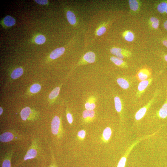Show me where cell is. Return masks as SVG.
Masks as SVG:
<instances>
[{
    "label": "cell",
    "instance_id": "cell-32",
    "mask_svg": "<svg viewBox=\"0 0 167 167\" xmlns=\"http://www.w3.org/2000/svg\"><path fill=\"white\" fill-rule=\"evenodd\" d=\"M67 118L68 122L70 124H72L73 122V117L72 114L69 113L67 115Z\"/></svg>",
    "mask_w": 167,
    "mask_h": 167
},
{
    "label": "cell",
    "instance_id": "cell-23",
    "mask_svg": "<svg viewBox=\"0 0 167 167\" xmlns=\"http://www.w3.org/2000/svg\"><path fill=\"white\" fill-rule=\"evenodd\" d=\"M114 102L116 110L118 112H120L122 109V104L120 98L115 96L114 98Z\"/></svg>",
    "mask_w": 167,
    "mask_h": 167
},
{
    "label": "cell",
    "instance_id": "cell-34",
    "mask_svg": "<svg viewBox=\"0 0 167 167\" xmlns=\"http://www.w3.org/2000/svg\"><path fill=\"white\" fill-rule=\"evenodd\" d=\"M163 44L167 48V38H164L162 41Z\"/></svg>",
    "mask_w": 167,
    "mask_h": 167
},
{
    "label": "cell",
    "instance_id": "cell-9",
    "mask_svg": "<svg viewBox=\"0 0 167 167\" xmlns=\"http://www.w3.org/2000/svg\"><path fill=\"white\" fill-rule=\"evenodd\" d=\"M129 3L131 11L136 13L139 11L140 6V3L139 1L137 0H129Z\"/></svg>",
    "mask_w": 167,
    "mask_h": 167
},
{
    "label": "cell",
    "instance_id": "cell-37",
    "mask_svg": "<svg viewBox=\"0 0 167 167\" xmlns=\"http://www.w3.org/2000/svg\"><path fill=\"white\" fill-rule=\"evenodd\" d=\"M3 112L2 108L1 107H0V115H1Z\"/></svg>",
    "mask_w": 167,
    "mask_h": 167
},
{
    "label": "cell",
    "instance_id": "cell-39",
    "mask_svg": "<svg viewBox=\"0 0 167 167\" xmlns=\"http://www.w3.org/2000/svg\"><path fill=\"white\" fill-rule=\"evenodd\" d=\"M54 167L52 166V167Z\"/></svg>",
    "mask_w": 167,
    "mask_h": 167
},
{
    "label": "cell",
    "instance_id": "cell-18",
    "mask_svg": "<svg viewBox=\"0 0 167 167\" xmlns=\"http://www.w3.org/2000/svg\"><path fill=\"white\" fill-rule=\"evenodd\" d=\"M31 112L30 108L29 107H25L21 112V116L23 120H26L28 118Z\"/></svg>",
    "mask_w": 167,
    "mask_h": 167
},
{
    "label": "cell",
    "instance_id": "cell-3",
    "mask_svg": "<svg viewBox=\"0 0 167 167\" xmlns=\"http://www.w3.org/2000/svg\"><path fill=\"white\" fill-rule=\"evenodd\" d=\"M153 79L152 78H150L146 80L141 81L139 84L138 90V92L137 93V96L139 97L141 94L143 93L152 81Z\"/></svg>",
    "mask_w": 167,
    "mask_h": 167
},
{
    "label": "cell",
    "instance_id": "cell-38",
    "mask_svg": "<svg viewBox=\"0 0 167 167\" xmlns=\"http://www.w3.org/2000/svg\"><path fill=\"white\" fill-rule=\"evenodd\" d=\"M165 13L166 14H167V6H166V11Z\"/></svg>",
    "mask_w": 167,
    "mask_h": 167
},
{
    "label": "cell",
    "instance_id": "cell-2",
    "mask_svg": "<svg viewBox=\"0 0 167 167\" xmlns=\"http://www.w3.org/2000/svg\"><path fill=\"white\" fill-rule=\"evenodd\" d=\"M95 60L96 55L95 53L92 52H88L84 55L76 65V68L80 65L94 63Z\"/></svg>",
    "mask_w": 167,
    "mask_h": 167
},
{
    "label": "cell",
    "instance_id": "cell-16",
    "mask_svg": "<svg viewBox=\"0 0 167 167\" xmlns=\"http://www.w3.org/2000/svg\"><path fill=\"white\" fill-rule=\"evenodd\" d=\"M117 82L119 85L123 89H127L130 86L129 82L126 79L123 78H119L117 80Z\"/></svg>",
    "mask_w": 167,
    "mask_h": 167
},
{
    "label": "cell",
    "instance_id": "cell-17",
    "mask_svg": "<svg viewBox=\"0 0 167 167\" xmlns=\"http://www.w3.org/2000/svg\"><path fill=\"white\" fill-rule=\"evenodd\" d=\"M123 35L124 39L128 41L132 42L134 40L135 38L134 34L132 32L129 30L124 32Z\"/></svg>",
    "mask_w": 167,
    "mask_h": 167
},
{
    "label": "cell",
    "instance_id": "cell-21",
    "mask_svg": "<svg viewBox=\"0 0 167 167\" xmlns=\"http://www.w3.org/2000/svg\"><path fill=\"white\" fill-rule=\"evenodd\" d=\"M149 22L150 26L154 29H157L159 26V20L158 18L154 17L150 18L149 19Z\"/></svg>",
    "mask_w": 167,
    "mask_h": 167
},
{
    "label": "cell",
    "instance_id": "cell-12",
    "mask_svg": "<svg viewBox=\"0 0 167 167\" xmlns=\"http://www.w3.org/2000/svg\"><path fill=\"white\" fill-rule=\"evenodd\" d=\"M95 115L93 110H86L83 112V118L86 121H89L94 118Z\"/></svg>",
    "mask_w": 167,
    "mask_h": 167
},
{
    "label": "cell",
    "instance_id": "cell-10",
    "mask_svg": "<svg viewBox=\"0 0 167 167\" xmlns=\"http://www.w3.org/2000/svg\"><path fill=\"white\" fill-rule=\"evenodd\" d=\"M151 73L149 71L146 69H143L140 70L137 75L139 79L141 81L146 80L150 76Z\"/></svg>",
    "mask_w": 167,
    "mask_h": 167
},
{
    "label": "cell",
    "instance_id": "cell-29",
    "mask_svg": "<svg viewBox=\"0 0 167 167\" xmlns=\"http://www.w3.org/2000/svg\"><path fill=\"white\" fill-rule=\"evenodd\" d=\"M127 160V158L123 157L121 159L117 167H125Z\"/></svg>",
    "mask_w": 167,
    "mask_h": 167
},
{
    "label": "cell",
    "instance_id": "cell-19",
    "mask_svg": "<svg viewBox=\"0 0 167 167\" xmlns=\"http://www.w3.org/2000/svg\"><path fill=\"white\" fill-rule=\"evenodd\" d=\"M4 23L6 26L11 27L14 26L15 24L16 21L11 16H7L4 18Z\"/></svg>",
    "mask_w": 167,
    "mask_h": 167
},
{
    "label": "cell",
    "instance_id": "cell-33",
    "mask_svg": "<svg viewBox=\"0 0 167 167\" xmlns=\"http://www.w3.org/2000/svg\"><path fill=\"white\" fill-rule=\"evenodd\" d=\"M35 1L38 4L41 5H46L48 3V1L47 0H35Z\"/></svg>",
    "mask_w": 167,
    "mask_h": 167
},
{
    "label": "cell",
    "instance_id": "cell-11",
    "mask_svg": "<svg viewBox=\"0 0 167 167\" xmlns=\"http://www.w3.org/2000/svg\"><path fill=\"white\" fill-rule=\"evenodd\" d=\"M158 115L162 119H164L167 117V93L165 102L159 111Z\"/></svg>",
    "mask_w": 167,
    "mask_h": 167
},
{
    "label": "cell",
    "instance_id": "cell-24",
    "mask_svg": "<svg viewBox=\"0 0 167 167\" xmlns=\"http://www.w3.org/2000/svg\"><path fill=\"white\" fill-rule=\"evenodd\" d=\"M60 90V87H57L55 88L51 92L49 96V98L53 99L56 98L59 95Z\"/></svg>",
    "mask_w": 167,
    "mask_h": 167
},
{
    "label": "cell",
    "instance_id": "cell-6",
    "mask_svg": "<svg viewBox=\"0 0 167 167\" xmlns=\"http://www.w3.org/2000/svg\"><path fill=\"white\" fill-rule=\"evenodd\" d=\"M96 98L95 96H92L87 99L85 104L86 110H93L96 107Z\"/></svg>",
    "mask_w": 167,
    "mask_h": 167
},
{
    "label": "cell",
    "instance_id": "cell-36",
    "mask_svg": "<svg viewBox=\"0 0 167 167\" xmlns=\"http://www.w3.org/2000/svg\"><path fill=\"white\" fill-rule=\"evenodd\" d=\"M164 60L167 62V55L165 54L164 55Z\"/></svg>",
    "mask_w": 167,
    "mask_h": 167
},
{
    "label": "cell",
    "instance_id": "cell-13",
    "mask_svg": "<svg viewBox=\"0 0 167 167\" xmlns=\"http://www.w3.org/2000/svg\"><path fill=\"white\" fill-rule=\"evenodd\" d=\"M14 136L11 133L6 132L0 136V141L4 143H6L12 140Z\"/></svg>",
    "mask_w": 167,
    "mask_h": 167
},
{
    "label": "cell",
    "instance_id": "cell-28",
    "mask_svg": "<svg viewBox=\"0 0 167 167\" xmlns=\"http://www.w3.org/2000/svg\"><path fill=\"white\" fill-rule=\"evenodd\" d=\"M106 27L102 26L99 27L97 30L96 35L98 36H101L103 35L106 32Z\"/></svg>",
    "mask_w": 167,
    "mask_h": 167
},
{
    "label": "cell",
    "instance_id": "cell-7",
    "mask_svg": "<svg viewBox=\"0 0 167 167\" xmlns=\"http://www.w3.org/2000/svg\"><path fill=\"white\" fill-rule=\"evenodd\" d=\"M110 60L116 65L123 68H127L128 67L127 64L122 59L115 56H112L110 58Z\"/></svg>",
    "mask_w": 167,
    "mask_h": 167
},
{
    "label": "cell",
    "instance_id": "cell-31",
    "mask_svg": "<svg viewBox=\"0 0 167 167\" xmlns=\"http://www.w3.org/2000/svg\"><path fill=\"white\" fill-rule=\"evenodd\" d=\"M86 133L85 131L84 130H81L78 132V136L81 138H84L86 136Z\"/></svg>",
    "mask_w": 167,
    "mask_h": 167
},
{
    "label": "cell",
    "instance_id": "cell-26",
    "mask_svg": "<svg viewBox=\"0 0 167 167\" xmlns=\"http://www.w3.org/2000/svg\"><path fill=\"white\" fill-rule=\"evenodd\" d=\"M46 39L44 36L42 35H39L37 36L35 39V42L38 44H44L46 41Z\"/></svg>",
    "mask_w": 167,
    "mask_h": 167
},
{
    "label": "cell",
    "instance_id": "cell-8",
    "mask_svg": "<svg viewBox=\"0 0 167 167\" xmlns=\"http://www.w3.org/2000/svg\"><path fill=\"white\" fill-rule=\"evenodd\" d=\"M65 51L64 47L58 48L54 50L50 54V58L52 60H55L60 57L64 54Z\"/></svg>",
    "mask_w": 167,
    "mask_h": 167
},
{
    "label": "cell",
    "instance_id": "cell-27",
    "mask_svg": "<svg viewBox=\"0 0 167 167\" xmlns=\"http://www.w3.org/2000/svg\"><path fill=\"white\" fill-rule=\"evenodd\" d=\"M41 89V86L38 84H35L31 86L30 90L31 92L32 93H36L38 92Z\"/></svg>",
    "mask_w": 167,
    "mask_h": 167
},
{
    "label": "cell",
    "instance_id": "cell-25",
    "mask_svg": "<svg viewBox=\"0 0 167 167\" xmlns=\"http://www.w3.org/2000/svg\"><path fill=\"white\" fill-rule=\"evenodd\" d=\"M112 130L110 128H106L104 130L103 136L104 139L106 140H108L110 138L112 135Z\"/></svg>",
    "mask_w": 167,
    "mask_h": 167
},
{
    "label": "cell",
    "instance_id": "cell-20",
    "mask_svg": "<svg viewBox=\"0 0 167 167\" xmlns=\"http://www.w3.org/2000/svg\"><path fill=\"white\" fill-rule=\"evenodd\" d=\"M37 150L34 149H31L28 150L27 154L24 157V160H27L35 158L37 155Z\"/></svg>",
    "mask_w": 167,
    "mask_h": 167
},
{
    "label": "cell",
    "instance_id": "cell-30",
    "mask_svg": "<svg viewBox=\"0 0 167 167\" xmlns=\"http://www.w3.org/2000/svg\"><path fill=\"white\" fill-rule=\"evenodd\" d=\"M2 167H11V163L10 160H6L3 162Z\"/></svg>",
    "mask_w": 167,
    "mask_h": 167
},
{
    "label": "cell",
    "instance_id": "cell-15",
    "mask_svg": "<svg viewBox=\"0 0 167 167\" xmlns=\"http://www.w3.org/2000/svg\"><path fill=\"white\" fill-rule=\"evenodd\" d=\"M167 4V1H163L158 2L157 6V9L158 12L161 14L165 13Z\"/></svg>",
    "mask_w": 167,
    "mask_h": 167
},
{
    "label": "cell",
    "instance_id": "cell-35",
    "mask_svg": "<svg viewBox=\"0 0 167 167\" xmlns=\"http://www.w3.org/2000/svg\"><path fill=\"white\" fill-rule=\"evenodd\" d=\"M163 27L167 31V20L164 22Z\"/></svg>",
    "mask_w": 167,
    "mask_h": 167
},
{
    "label": "cell",
    "instance_id": "cell-14",
    "mask_svg": "<svg viewBox=\"0 0 167 167\" xmlns=\"http://www.w3.org/2000/svg\"><path fill=\"white\" fill-rule=\"evenodd\" d=\"M67 18L69 23L72 25L76 24L77 21V18L76 16L72 11H68L66 14Z\"/></svg>",
    "mask_w": 167,
    "mask_h": 167
},
{
    "label": "cell",
    "instance_id": "cell-5",
    "mask_svg": "<svg viewBox=\"0 0 167 167\" xmlns=\"http://www.w3.org/2000/svg\"><path fill=\"white\" fill-rule=\"evenodd\" d=\"M154 98L152 99L146 106L141 108L136 113L135 118L137 120H139L143 117L146 112L147 108L154 101Z\"/></svg>",
    "mask_w": 167,
    "mask_h": 167
},
{
    "label": "cell",
    "instance_id": "cell-4",
    "mask_svg": "<svg viewBox=\"0 0 167 167\" xmlns=\"http://www.w3.org/2000/svg\"><path fill=\"white\" fill-rule=\"evenodd\" d=\"M61 120L59 117L56 116L53 119L51 123V129L53 134L56 135L59 131Z\"/></svg>",
    "mask_w": 167,
    "mask_h": 167
},
{
    "label": "cell",
    "instance_id": "cell-1",
    "mask_svg": "<svg viewBox=\"0 0 167 167\" xmlns=\"http://www.w3.org/2000/svg\"><path fill=\"white\" fill-rule=\"evenodd\" d=\"M110 52L115 57L121 59L128 58L132 56L131 52L127 49L119 47H113L110 50Z\"/></svg>",
    "mask_w": 167,
    "mask_h": 167
},
{
    "label": "cell",
    "instance_id": "cell-22",
    "mask_svg": "<svg viewBox=\"0 0 167 167\" xmlns=\"http://www.w3.org/2000/svg\"><path fill=\"white\" fill-rule=\"evenodd\" d=\"M23 70L21 68L15 69L11 74V77L13 79H16L20 77L23 74Z\"/></svg>",
    "mask_w": 167,
    "mask_h": 167
}]
</instances>
